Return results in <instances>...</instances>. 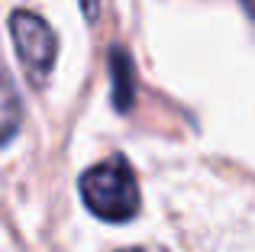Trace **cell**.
<instances>
[{"label":"cell","mask_w":255,"mask_h":252,"mask_svg":"<svg viewBox=\"0 0 255 252\" xmlns=\"http://www.w3.org/2000/svg\"><path fill=\"white\" fill-rule=\"evenodd\" d=\"M81 197L97 217L123 223L139 210V184L123 158H107L81 175Z\"/></svg>","instance_id":"cell-1"},{"label":"cell","mask_w":255,"mask_h":252,"mask_svg":"<svg viewBox=\"0 0 255 252\" xmlns=\"http://www.w3.org/2000/svg\"><path fill=\"white\" fill-rule=\"evenodd\" d=\"M10 36L32 84H45L52 65H55V32H52V26L36 13L19 10L10 19Z\"/></svg>","instance_id":"cell-2"},{"label":"cell","mask_w":255,"mask_h":252,"mask_svg":"<svg viewBox=\"0 0 255 252\" xmlns=\"http://www.w3.org/2000/svg\"><path fill=\"white\" fill-rule=\"evenodd\" d=\"M110 65H113V104L126 110L132 104V65L123 52H113Z\"/></svg>","instance_id":"cell-3"},{"label":"cell","mask_w":255,"mask_h":252,"mask_svg":"<svg viewBox=\"0 0 255 252\" xmlns=\"http://www.w3.org/2000/svg\"><path fill=\"white\" fill-rule=\"evenodd\" d=\"M3 110H6V117H3V126H6V139L13 136V129H16V94H13V84H10V78H6V84H3Z\"/></svg>","instance_id":"cell-4"},{"label":"cell","mask_w":255,"mask_h":252,"mask_svg":"<svg viewBox=\"0 0 255 252\" xmlns=\"http://www.w3.org/2000/svg\"><path fill=\"white\" fill-rule=\"evenodd\" d=\"M123 252H142V249H123Z\"/></svg>","instance_id":"cell-5"},{"label":"cell","mask_w":255,"mask_h":252,"mask_svg":"<svg viewBox=\"0 0 255 252\" xmlns=\"http://www.w3.org/2000/svg\"><path fill=\"white\" fill-rule=\"evenodd\" d=\"M249 3H255V0H249Z\"/></svg>","instance_id":"cell-6"}]
</instances>
